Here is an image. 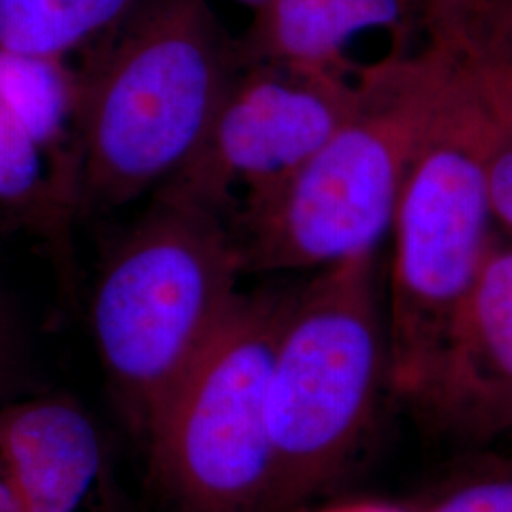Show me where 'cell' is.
I'll return each mask as SVG.
<instances>
[{
  "mask_svg": "<svg viewBox=\"0 0 512 512\" xmlns=\"http://www.w3.org/2000/svg\"><path fill=\"white\" fill-rule=\"evenodd\" d=\"M209 0H141L92 46L82 78L80 209L122 207L183 167L238 76Z\"/></svg>",
  "mask_w": 512,
  "mask_h": 512,
  "instance_id": "cell-1",
  "label": "cell"
},
{
  "mask_svg": "<svg viewBox=\"0 0 512 512\" xmlns=\"http://www.w3.org/2000/svg\"><path fill=\"white\" fill-rule=\"evenodd\" d=\"M454 61L412 148L393 219L387 384L414 403L492 249L484 156L494 112Z\"/></svg>",
  "mask_w": 512,
  "mask_h": 512,
  "instance_id": "cell-2",
  "label": "cell"
},
{
  "mask_svg": "<svg viewBox=\"0 0 512 512\" xmlns=\"http://www.w3.org/2000/svg\"><path fill=\"white\" fill-rule=\"evenodd\" d=\"M243 274L224 220L160 194L107 256L93 287V338L118 403L145 437L236 302Z\"/></svg>",
  "mask_w": 512,
  "mask_h": 512,
  "instance_id": "cell-3",
  "label": "cell"
},
{
  "mask_svg": "<svg viewBox=\"0 0 512 512\" xmlns=\"http://www.w3.org/2000/svg\"><path fill=\"white\" fill-rule=\"evenodd\" d=\"M370 76L365 101L308 162L230 222L245 274L325 270L378 255L391 234L404 171L439 97L446 61L433 48Z\"/></svg>",
  "mask_w": 512,
  "mask_h": 512,
  "instance_id": "cell-4",
  "label": "cell"
},
{
  "mask_svg": "<svg viewBox=\"0 0 512 512\" xmlns=\"http://www.w3.org/2000/svg\"><path fill=\"white\" fill-rule=\"evenodd\" d=\"M387 382L376 255L325 270L291 294L268 384L272 486L293 512L348 467Z\"/></svg>",
  "mask_w": 512,
  "mask_h": 512,
  "instance_id": "cell-5",
  "label": "cell"
},
{
  "mask_svg": "<svg viewBox=\"0 0 512 512\" xmlns=\"http://www.w3.org/2000/svg\"><path fill=\"white\" fill-rule=\"evenodd\" d=\"M291 294L239 293L152 421L154 469L181 511H268V384Z\"/></svg>",
  "mask_w": 512,
  "mask_h": 512,
  "instance_id": "cell-6",
  "label": "cell"
},
{
  "mask_svg": "<svg viewBox=\"0 0 512 512\" xmlns=\"http://www.w3.org/2000/svg\"><path fill=\"white\" fill-rule=\"evenodd\" d=\"M368 82L256 63L239 69L194 156L156 194L228 226L323 147L365 101Z\"/></svg>",
  "mask_w": 512,
  "mask_h": 512,
  "instance_id": "cell-7",
  "label": "cell"
},
{
  "mask_svg": "<svg viewBox=\"0 0 512 512\" xmlns=\"http://www.w3.org/2000/svg\"><path fill=\"white\" fill-rule=\"evenodd\" d=\"M412 404L450 439L486 442L512 431V243L492 245Z\"/></svg>",
  "mask_w": 512,
  "mask_h": 512,
  "instance_id": "cell-8",
  "label": "cell"
},
{
  "mask_svg": "<svg viewBox=\"0 0 512 512\" xmlns=\"http://www.w3.org/2000/svg\"><path fill=\"white\" fill-rule=\"evenodd\" d=\"M107 458L97 425L65 395L0 406V512H103Z\"/></svg>",
  "mask_w": 512,
  "mask_h": 512,
  "instance_id": "cell-9",
  "label": "cell"
},
{
  "mask_svg": "<svg viewBox=\"0 0 512 512\" xmlns=\"http://www.w3.org/2000/svg\"><path fill=\"white\" fill-rule=\"evenodd\" d=\"M420 25L416 0H268L238 38L239 63H272L363 80L349 57L368 33H385L403 48Z\"/></svg>",
  "mask_w": 512,
  "mask_h": 512,
  "instance_id": "cell-10",
  "label": "cell"
},
{
  "mask_svg": "<svg viewBox=\"0 0 512 512\" xmlns=\"http://www.w3.org/2000/svg\"><path fill=\"white\" fill-rule=\"evenodd\" d=\"M0 101L80 194L82 78L69 59L0 50Z\"/></svg>",
  "mask_w": 512,
  "mask_h": 512,
  "instance_id": "cell-11",
  "label": "cell"
},
{
  "mask_svg": "<svg viewBox=\"0 0 512 512\" xmlns=\"http://www.w3.org/2000/svg\"><path fill=\"white\" fill-rule=\"evenodd\" d=\"M0 203L46 239L71 264V224L80 194L0 101Z\"/></svg>",
  "mask_w": 512,
  "mask_h": 512,
  "instance_id": "cell-12",
  "label": "cell"
},
{
  "mask_svg": "<svg viewBox=\"0 0 512 512\" xmlns=\"http://www.w3.org/2000/svg\"><path fill=\"white\" fill-rule=\"evenodd\" d=\"M141 0H0V50L61 57L92 48Z\"/></svg>",
  "mask_w": 512,
  "mask_h": 512,
  "instance_id": "cell-13",
  "label": "cell"
},
{
  "mask_svg": "<svg viewBox=\"0 0 512 512\" xmlns=\"http://www.w3.org/2000/svg\"><path fill=\"white\" fill-rule=\"evenodd\" d=\"M431 42L469 52L512 46V0H416Z\"/></svg>",
  "mask_w": 512,
  "mask_h": 512,
  "instance_id": "cell-14",
  "label": "cell"
},
{
  "mask_svg": "<svg viewBox=\"0 0 512 512\" xmlns=\"http://www.w3.org/2000/svg\"><path fill=\"white\" fill-rule=\"evenodd\" d=\"M492 112L494 124L484 156L486 192L492 219L512 238V126Z\"/></svg>",
  "mask_w": 512,
  "mask_h": 512,
  "instance_id": "cell-15",
  "label": "cell"
},
{
  "mask_svg": "<svg viewBox=\"0 0 512 512\" xmlns=\"http://www.w3.org/2000/svg\"><path fill=\"white\" fill-rule=\"evenodd\" d=\"M425 512H512V475L465 482L439 497Z\"/></svg>",
  "mask_w": 512,
  "mask_h": 512,
  "instance_id": "cell-16",
  "label": "cell"
},
{
  "mask_svg": "<svg viewBox=\"0 0 512 512\" xmlns=\"http://www.w3.org/2000/svg\"><path fill=\"white\" fill-rule=\"evenodd\" d=\"M476 84L495 114L512 126V52L497 57H473Z\"/></svg>",
  "mask_w": 512,
  "mask_h": 512,
  "instance_id": "cell-17",
  "label": "cell"
},
{
  "mask_svg": "<svg viewBox=\"0 0 512 512\" xmlns=\"http://www.w3.org/2000/svg\"><path fill=\"white\" fill-rule=\"evenodd\" d=\"M19 340L14 313L0 289V406L16 401L12 393L19 363Z\"/></svg>",
  "mask_w": 512,
  "mask_h": 512,
  "instance_id": "cell-18",
  "label": "cell"
},
{
  "mask_svg": "<svg viewBox=\"0 0 512 512\" xmlns=\"http://www.w3.org/2000/svg\"><path fill=\"white\" fill-rule=\"evenodd\" d=\"M293 512H406L395 505H387L380 501H351V503H340V505H332L325 509H317V511H298Z\"/></svg>",
  "mask_w": 512,
  "mask_h": 512,
  "instance_id": "cell-19",
  "label": "cell"
},
{
  "mask_svg": "<svg viewBox=\"0 0 512 512\" xmlns=\"http://www.w3.org/2000/svg\"><path fill=\"white\" fill-rule=\"evenodd\" d=\"M232 2H238V4H241V6L249 8L251 12H255V10H258L262 4H266L268 0H232Z\"/></svg>",
  "mask_w": 512,
  "mask_h": 512,
  "instance_id": "cell-20",
  "label": "cell"
}]
</instances>
